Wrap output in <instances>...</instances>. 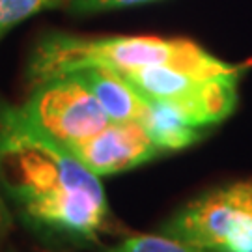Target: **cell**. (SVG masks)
<instances>
[{
  "label": "cell",
  "instance_id": "9c48e42d",
  "mask_svg": "<svg viewBox=\"0 0 252 252\" xmlns=\"http://www.w3.org/2000/svg\"><path fill=\"white\" fill-rule=\"evenodd\" d=\"M105 252H207L172 235H133Z\"/></svg>",
  "mask_w": 252,
  "mask_h": 252
},
{
  "label": "cell",
  "instance_id": "277c9868",
  "mask_svg": "<svg viewBox=\"0 0 252 252\" xmlns=\"http://www.w3.org/2000/svg\"><path fill=\"white\" fill-rule=\"evenodd\" d=\"M118 73L146 99L168 105L198 129L219 124L232 114L237 103V86L243 79L174 67H133Z\"/></svg>",
  "mask_w": 252,
  "mask_h": 252
},
{
  "label": "cell",
  "instance_id": "8992f818",
  "mask_svg": "<svg viewBox=\"0 0 252 252\" xmlns=\"http://www.w3.org/2000/svg\"><path fill=\"white\" fill-rule=\"evenodd\" d=\"M95 176H108L152 161L161 150L136 122H108L95 135L67 146Z\"/></svg>",
  "mask_w": 252,
  "mask_h": 252
},
{
  "label": "cell",
  "instance_id": "52a82bcc",
  "mask_svg": "<svg viewBox=\"0 0 252 252\" xmlns=\"http://www.w3.org/2000/svg\"><path fill=\"white\" fill-rule=\"evenodd\" d=\"M77 73L88 84L110 122H140L148 108V99L133 88L118 71L105 65H90Z\"/></svg>",
  "mask_w": 252,
  "mask_h": 252
},
{
  "label": "cell",
  "instance_id": "5b68a950",
  "mask_svg": "<svg viewBox=\"0 0 252 252\" xmlns=\"http://www.w3.org/2000/svg\"><path fill=\"white\" fill-rule=\"evenodd\" d=\"M19 108L30 124L65 148L95 135L110 122L77 73L56 75L36 84V90Z\"/></svg>",
  "mask_w": 252,
  "mask_h": 252
},
{
  "label": "cell",
  "instance_id": "3957f363",
  "mask_svg": "<svg viewBox=\"0 0 252 252\" xmlns=\"http://www.w3.org/2000/svg\"><path fill=\"white\" fill-rule=\"evenodd\" d=\"M162 234L207 252H252V180L194 198L172 217Z\"/></svg>",
  "mask_w": 252,
  "mask_h": 252
},
{
  "label": "cell",
  "instance_id": "ba28073f",
  "mask_svg": "<svg viewBox=\"0 0 252 252\" xmlns=\"http://www.w3.org/2000/svg\"><path fill=\"white\" fill-rule=\"evenodd\" d=\"M161 152L183 150L200 138V129L189 124L168 105L148 99V108L138 122Z\"/></svg>",
  "mask_w": 252,
  "mask_h": 252
},
{
  "label": "cell",
  "instance_id": "6da1fadb",
  "mask_svg": "<svg viewBox=\"0 0 252 252\" xmlns=\"http://www.w3.org/2000/svg\"><path fill=\"white\" fill-rule=\"evenodd\" d=\"M0 183L32 228L71 241H95L105 228L99 176L8 105L0 107Z\"/></svg>",
  "mask_w": 252,
  "mask_h": 252
},
{
  "label": "cell",
  "instance_id": "7c38bea8",
  "mask_svg": "<svg viewBox=\"0 0 252 252\" xmlns=\"http://www.w3.org/2000/svg\"><path fill=\"white\" fill-rule=\"evenodd\" d=\"M8 222H9V215H8V211H6L4 202H2V198H0V232L8 226Z\"/></svg>",
  "mask_w": 252,
  "mask_h": 252
},
{
  "label": "cell",
  "instance_id": "7a4b0ae2",
  "mask_svg": "<svg viewBox=\"0 0 252 252\" xmlns=\"http://www.w3.org/2000/svg\"><path fill=\"white\" fill-rule=\"evenodd\" d=\"M105 65L110 69L133 67H174L181 71L245 77L252 60L228 62L190 39L155 36L81 37L53 34L45 37L32 54L28 79L36 86L56 75Z\"/></svg>",
  "mask_w": 252,
  "mask_h": 252
},
{
  "label": "cell",
  "instance_id": "8fae6325",
  "mask_svg": "<svg viewBox=\"0 0 252 252\" xmlns=\"http://www.w3.org/2000/svg\"><path fill=\"white\" fill-rule=\"evenodd\" d=\"M152 0H73L71 11L77 15H86V13H99L107 9L129 8L136 4H146Z\"/></svg>",
  "mask_w": 252,
  "mask_h": 252
},
{
  "label": "cell",
  "instance_id": "30bf717a",
  "mask_svg": "<svg viewBox=\"0 0 252 252\" xmlns=\"http://www.w3.org/2000/svg\"><path fill=\"white\" fill-rule=\"evenodd\" d=\"M60 2L63 0H0V37L6 36L19 23Z\"/></svg>",
  "mask_w": 252,
  "mask_h": 252
}]
</instances>
